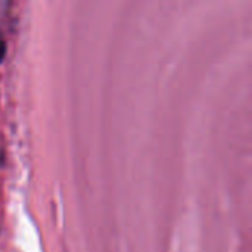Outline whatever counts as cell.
<instances>
[{
	"instance_id": "1",
	"label": "cell",
	"mask_w": 252,
	"mask_h": 252,
	"mask_svg": "<svg viewBox=\"0 0 252 252\" xmlns=\"http://www.w3.org/2000/svg\"><path fill=\"white\" fill-rule=\"evenodd\" d=\"M4 55H6V41H4V38H3V35L0 32V62L4 59Z\"/></svg>"
}]
</instances>
